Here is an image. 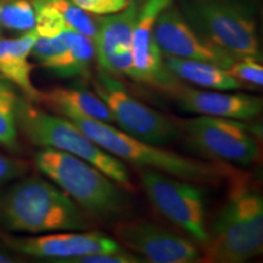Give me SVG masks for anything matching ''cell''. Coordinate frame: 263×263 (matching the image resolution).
I'll list each match as a JSON object with an SVG mask.
<instances>
[{"instance_id":"30","label":"cell","mask_w":263,"mask_h":263,"mask_svg":"<svg viewBox=\"0 0 263 263\" xmlns=\"http://www.w3.org/2000/svg\"><path fill=\"white\" fill-rule=\"evenodd\" d=\"M0 2H2V0H0Z\"/></svg>"},{"instance_id":"3","label":"cell","mask_w":263,"mask_h":263,"mask_svg":"<svg viewBox=\"0 0 263 263\" xmlns=\"http://www.w3.org/2000/svg\"><path fill=\"white\" fill-rule=\"evenodd\" d=\"M34 163L85 215L112 221L127 213L129 197L124 189L87 161L65 151L42 147Z\"/></svg>"},{"instance_id":"24","label":"cell","mask_w":263,"mask_h":263,"mask_svg":"<svg viewBox=\"0 0 263 263\" xmlns=\"http://www.w3.org/2000/svg\"><path fill=\"white\" fill-rule=\"evenodd\" d=\"M227 71L241 83L254 84L256 87L263 85V66L258 59H236Z\"/></svg>"},{"instance_id":"28","label":"cell","mask_w":263,"mask_h":263,"mask_svg":"<svg viewBox=\"0 0 263 263\" xmlns=\"http://www.w3.org/2000/svg\"><path fill=\"white\" fill-rule=\"evenodd\" d=\"M16 258L12 255H10L8 251L0 249V263H14Z\"/></svg>"},{"instance_id":"7","label":"cell","mask_w":263,"mask_h":263,"mask_svg":"<svg viewBox=\"0 0 263 263\" xmlns=\"http://www.w3.org/2000/svg\"><path fill=\"white\" fill-rule=\"evenodd\" d=\"M140 182L157 211L203 248L209 240L203 189L154 170H140Z\"/></svg>"},{"instance_id":"23","label":"cell","mask_w":263,"mask_h":263,"mask_svg":"<svg viewBox=\"0 0 263 263\" xmlns=\"http://www.w3.org/2000/svg\"><path fill=\"white\" fill-rule=\"evenodd\" d=\"M31 2L35 11L34 29L38 37H57L65 29L70 28L57 9L39 0H31Z\"/></svg>"},{"instance_id":"19","label":"cell","mask_w":263,"mask_h":263,"mask_svg":"<svg viewBox=\"0 0 263 263\" xmlns=\"http://www.w3.org/2000/svg\"><path fill=\"white\" fill-rule=\"evenodd\" d=\"M94 59L93 41L74 31L68 48L43 64L42 67L60 78H85L90 76Z\"/></svg>"},{"instance_id":"21","label":"cell","mask_w":263,"mask_h":263,"mask_svg":"<svg viewBox=\"0 0 263 263\" xmlns=\"http://www.w3.org/2000/svg\"><path fill=\"white\" fill-rule=\"evenodd\" d=\"M35 27V11L31 0H2L0 2V28L24 33Z\"/></svg>"},{"instance_id":"17","label":"cell","mask_w":263,"mask_h":263,"mask_svg":"<svg viewBox=\"0 0 263 263\" xmlns=\"http://www.w3.org/2000/svg\"><path fill=\"white\" fill-rule=\"evenodd\" d=\"M39 101H43L60 115L68 112L95 118L106 123H114L112 115L106 104L95 91L80 85L70 88H54L49 91H41Z\"/></svg>"},{"instance_id":"1","label":"cell","mask_w":263,"mask_h":263,"mask_svg":"<svg viewBox=\"0 0 263 263\" xmlns=\"http://www.w3.org/2000/svg\"><path fill=\"white\" fill-rule=\"evenodd\" d=\"M0 226L11 232L47 234L89 228L85 213L54 183L29 177L0 195Z\"/></svg>"},{"instance_id":"27","label":"cell","mask_w":263,"mask_h":263,"mask_svg":"<svg viewBox=\"0 0 263 263\" xmlns=\"http://www.w3.org/2000/svg\"><path fill=\"white\" fill-rule=\"evenodd\" d=\"M28 171L25 161L0 154V185L21 178Z\"/></svg>"},{"instance_id":"20","label":"cell","mask_w":263,"mask_h":263,"mask_svg":"<svg viewBox=\"0 0 263 263\" xmlns=\"http://www.w3.org/2000/svg\"><path fill=\"white\" fill-rule=\"evenodd\" d=\"M14 88L0 78V146L10 151L20 149L17 105L21 97Z\"/></svg>"},{"instance_id":"29","label":"cell","mask_w":263,"mask_h":263,"mask_svg":"<svg viewBox=\"0 0 263 263\" xmlns=\"http://www.w3.org/2000/svg\"><path fill=\"white\" fill-rule=\"evenodd\" d=\"M130 3H138V4H139V3H143V2H145V0H129Z\"/></svg>"},{"instance_id":"25","label":"cell","mask_w":263,"mask_h":263,"mask_svg":"<svg viewBox=\"0 0 263 263\" xmlns=\"http://www.w3.org/2000/svg\"><path fill=\"white\" fill-rule=\"evenodd\" d=\"M145 262L144 259H140L138 256L129 254L126 250H120L115 252H95L66 259L64 263H140Z\"/></svg>"},{"instance_id":"11","label":"cell","mask_w":263,"mask_h":263,"mask_svg":"<svg viewBox=\"0 0 263 263\" xmlns=\"http://www.w3.org/2000/svg\"><path fill=\"white\" fill-rule=\"evenodd\" d=\"M4 244L17 254L42 258L54 263L95 252H115L123 250L120 242L106 234L83 230L47 233L29 238L0 235Z\"/></svg>"},{"instance_id":"13","label":"cell","mask_w":263,"mask_h":263,"mask_svg":"<svg viewBox=\"0 0 263 263\" xmlns=\"http://www.w3.org/2000/svg\"><path fill=\"white\" fill-rule=\"evenodd\" d=\"M115 235L123 246L153 263H193L201 259L190 240L147 221H121Z\"/></svg>"},{"instance_id":"4","label":"cell","mask_w":263,"mask_h":263,"mask_svg":"<svg viewBox=\"0 0 263 263\" xmlns=\"http://www.w3.org/2000/svg\"><path fill=\"white\" fill-rule=\"evenodd\" d=\"M205 261L244 263L263 251V199L256 189L238 184L209 229Z\"/></svg>"},{"instance_id":"5","label":"cell","mask_w":263,"mask_h":263,"mask_svg":"<svg viewBox=\"0 0 263 263\" xmlns=\"http://www.w3.org/2000/svg\"><path fill=\"white\" fill-rule=\"evenodd\" d=\"M17 126L18 130L34 145L65 151L80 157L100 170L127 192L133 188L123 161L99 146L77 124L65 116L44 112L33 106L32 101L20 98Z\"/></svg>"},{"instance_id":"18","label":"cell","mask_w":263,"mask_h":263,"mask_svg":"<svg viewBox=\"0 0 263 263\" xmlns=\"http://www.w3.org/2000/svg\"><path fill=\"white\" fill-rule=\"evenodd\" d=\"M164 64L180 81L209 90H240L242 83L229 74L226 68L203 61L163 57Z\"/></svg>"},{"instance_id":"22","label":"cell","mask_w":263,"mask_h":263,"mask_svg":"<svg viewBox=\"0 0 263 263\" xmlns=\"http://www.w3.org/2000/svg\"><path fill=\"white\" fill-rule=\"evenodd\" d=\"M39 2L57 9L65 18L68 27L93 41L97 33V21L91 17L90 14L78 8L71 0H39Z\"/></svg>"},{"instance_id":"15","label":"cell","mask_w":263,"mask_h":263,"mask_svg":"<svg viewBox=\"0 0 263 263\" xmlns=\"http://www.w3.org/2000/svg\"><path fill=\"white\" fill-rule=\"evenodd\" d=\"M38 34L35 29L16 38H0V78L9 82L29 101H39L41 90L32 81L31 51Z\"/></svg>"},{"instance_id":"12","label":"cell","mask_w":263,"mask_h":263,"mask_svg":"<svg viewBox=\"0 0 263 263\" xmlns=\"http://www.w3.org/2000/svg\"><path fill=\"white\" fill-rule=\"evenodd\" d=\"M154 38L163 57L209 62L226 70L235 60L223 49L201 37L173 4L157 16L154 25Z\"/></svg>"},{"instance_id":"6","label":"cell","mask_w":263,"mask_h":263,"mask_svg":"<svg viewBox=\"0 0 263 263\" xmlns=\"http://www.w3.org/2000/svg\"><path fill=\"white\" fill-rule=\"evenodd\" d=\"M179 10L201 37L235 60L262 59L252 0H182Z\"/></svg>"},{"instance_id":"8","label":"cell","mask_w":263,"mask_h":263,"mask_svg":"<svg viewBox=\"0 0 263 263\" xmlns=\"http://www.w3.org/2000/svg\"><path fill=\"white\" fill-rule=\"evenodd\" d=\"M93 88L110 110L114 123L128 136L153 145L166 146L178 139L182 133L172 117L132 97L115 76L99 71Z\"/></svg>"},{"instance_id":"2","label":"cell","mask_w":263,"mask_h":263,"mask_svg":"<svg viewBox=\"0 0 263 263\" xmlns=\"http://www.w3.org/2000/svg\"><path fill=\"white\" fill-rule=\"evenodd\" d=\"M108 154L140 170H154L193 183H219L228 176L224 164L186 157L163 146L153 145L128 136L111 123L77 114L62 115Z\"/></svg>"},{"instance_id":"14","label":"cell","mask_w":263,"mask_h":263,"mask_svg":"<svg viewBox=\"0 0 263 263\" xmlns=\"http://www.w3.org/2000/svg\"><path fill=\"white\" fill-rule=\"evenodd\" d=\"M176 97L179 108L184 112L244 122L258 117L263 107L261 97L236 93V90H201L184 85Z\"/></svg>"},{"instance_id":"10","label":"cell","mask_w":263,"mask_h":263,"mask_svg":"<svg viewBox=\"0 0 263 263\" xmlns=\"http://www.w3.org/2000/svg\"><path fill=\"white\" fill-rule=\"evenodd\" d=\"M172 3L173 0H145L141 3L132 35V55L133 81L177 95L184 88L183 81L176 77L164 64L162 52L154 38V25L157 16Z\"/></svg>"},{"instance_id":"16","label":"cell","mask_w":263,"mask_h":263,"mask_svg":"<svg viewBox=\"0 0 263 263\" xmlns=\"http://www.w3.org/2000/svg\"><path fill=\"white\" fill-rule=\"evenodd\" d=\"M139 6L138 3H130L122 11L95 18L97 33L93 44L99 68L111 59L132 52V35Z\"/></svg>"},{"instance_id":"9","label":"cell","mask_w":263,"mask_h":263,"mask_svg":"<svg viewBox=\"0 0 263 263\" xmlns=\"http://www.w3.org/2000/svg\"><path fill=\"white\" fill-rule=\"evenodd\" d=\"M188 143L203 155L249 167L259 154L254 129L244 121L197 115L183 124Z\"/></svg>"},{"instance_id":"26","label":"cell","mask_w":263,"mask_h":263,"mask_svg":"<svg viewBox=\"0 0 263 263\" xmlns=\"http://www.w3.org/2000/svg\"><path fill=\"white\" fill-rule=\"evenodd\" d=\"M85 12L97 16H105L122 11L130 4L129 0H71Z\"/></svg>"}]
</instances>
